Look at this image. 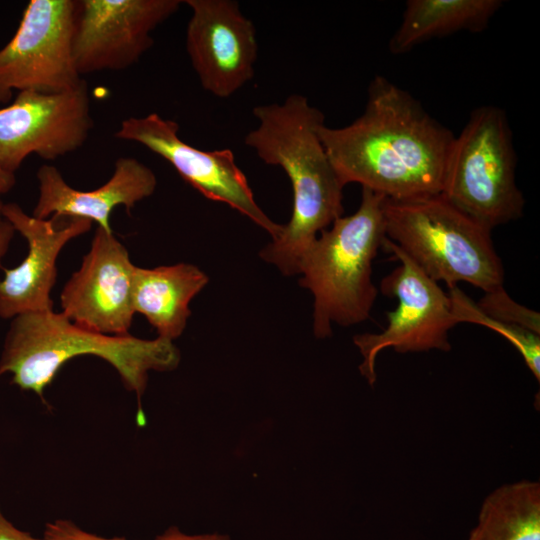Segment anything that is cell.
<instances>
[{"mask_svg":"<svg viewBox=\"0 0 540 540\" xmlns=\"http://www.w3.org/2000/svg\"><path fill=\"white\" fill-rule=\"evenodd\" d=\"M319 135L345 186L358 183L394 200L441 193L455 137L408 91L381 75L369 83L358 118L340 128L324 124Z\"/></svg>","mask_w":540,"mask_h":540,"instance_id":"obj_1","label":"cell"},{"mask_svg":"<svg viewBox=\"0 0 540 540\" xmlns=\"http://www.w3.org/2000/svg\"><path fill=\"white\" fill-rule=\"evenodd\" d=\"M258 120L244 143L266 164L281 167L293 191L289 222L260 253L284 275L299 274L301 258L317 234L342 216L343 189L319 135L324 114L299 94L253 108Z\"/></svg>","mask_w":540,"mask_h":540,"instance_id":"obj_2","label":"cell"},{"mask_svg":"<svg viewBox=\"0 0 540 540\" xmlns=\"http://www.w3.org/2000/svg\"><path fill=\"white\" fill-rule=\"evenodd\" d=\"M83 355L109 363L125 388L136 394L139 406L149 371H170L180 361L179 350L172 341L98 333L51 310L11 319L0 356V376L10 373L14 385L42 399L59 369Z\"/></svg>","mask_w":540,"mask_h":540,"instance_id":"obj_3","label":"cell"},{"mask_svg":"<svg viewBox=\"0 0 540 540\" xmlns=\"http://www.w3.org/2000/svg\"><path fill=\"white\" fill-rule=\"evenodd\" d=\"M385 198L362 188L358 209L322 230L301 258L299 284L313 294L317 338L330 336L332 323L348 327L370 318L378 295L372 263L386 237Z\"/></svg>","mask_w":540,"mask_h":540,"instance_id":"obj_4","label":"cell"},{"mask_svg":"<svg viewBox=\"0 0 540 540\" xmlns=\"http://www.w3.org/2000/svg\"><path fill=\"white\" fill-rule=\"evenodd\" d=\"M383 215L386 237L435 282L449 289L466 282L484 293L503 286L492 230L442 194L385 198Z\"/></svg>","mask_w":540,"mask_h":540,"instance_id":"obj_5","label":"cell"},{"mask_svg":"<svg viewBox=\"0 0 540 540\" xmlns=\"http://www.w3.org/2000/svg\"><path fill=\"white\" fill-rule=\"evenodd\" d=\"M516 162L506 112L477 107L454 137L440 194L491 230L517 220L525 200L516 183Z\"/></svg>","mask_w":540,"mask_h":540,"instance_id":"obj_6","label":"cell"},{"mask_svg":"<svg viewBox=\"0 0 540 540\" xmlns=\"http://www.w3.org/2000/svg\"><path fill=\"white\" fill-rule=\"evenodd\" d=\"M400 262L381 280L383 294L395 297L397 307L386 313L387 326L379 333L353 337L363 361L361 374L370 385L376 382V359L387 348L398 353L451 350L449 331L458 323L449 294L429 278L404 252L385 237L382 247Z\"/></svg>","mask_w":540,"mask_h":540,"instance_id":"obj_7","label":"cell"},{"mask_svg":"<svg viewBox=\"0 0 540 540\" xmlns=\"http://www.w3.org/2000/svg\"><path fill=\"white\" fill-rule=\"evenodd\" d=\"M78 0H31L10 41L0 49V103L14 91L61 93L85 80L73 58Z\"/></svg>","mask_w":540,"mask_h":540,"instance_id":"obj_8","label":"cell"},{"mask_svg":"<svg viewBox=\"0 0 540 540\" xmlns=\"http://www.w3.org/2000/svg\"><path fill=\"white\" fill-rule=\"evenodd\" d=\"M178 132L177 122L165 119L158 113H150L124 119L115 137L139 143L159 155L204 197L228 205L275 239L283 225L272 221L258 206L232 150H200L184 142Z\"/></svg>","mask_w":540,"mask_h":540,"instance_id":"obj_9","label":"cell"},{"mask_svg":"<svg viewBox=\"0 0 540 540\" xmlns=\"http://www.w3.org/2000/svg\"><path fill=\"white\" fill-rule=\"evenodd\" d=\"M93 125L86 81L61 93L18 92L0 109V167L15 174L31 154L55 160L72 153Z\"/></svg>","mask_w":540,"mask_h":540,"instance_id":"obj_10","label":"cell"},{"mask_svg":"<svg viewBox=\"0 0 540 540\" xmlns=\"http://www.w3.org/2000/svg\"><path fill=\"white\" fill-rule=\"evenodd\" d=\"M181 0H78L73 58L82 76L120 71L153 45L152 32L179 9Z\"/></svg>","mask_w":540,"mask_h":540,"instance_id":"obj_11","label":"cell"},{"mask_svg":"<svg viewBox=\"0 0 540 540\" xmlns=\"http://www.w3.org/2000/svg\"><path fill=\"white\" fill-rule=\"evenodd\" d=\"M192 11L186 50L202 87L227 98L254 76L258 44L253 22L233 0H185Z\"/></svg>","mask_w":540,"mask_h":540,"instance_id":"obj_12","label":"cell"},{"mask_svg":"<svg viewBox=\"0 0 540 540\" xmlns=\"http://www.w3.org/2000/svg\"><path fill=\"white\" fill-rule=\"evenodd\" d=\"M132 263L126 247L97 227L89 251L65 283L60 303L72 322L106 335H128L134 318Z\"/></svg>","mask_w":540,"mask_h":540,"instance_id":"obj_13","label":"cell"},{"mask_svg":"<svg viewBox=\"0 0 540 540\" xmlns=\"http://www.w3.org/2000/svg\"><path fill=\"white\" fill-rule=\"evenodd\" d=\"M2 214L24 237L28 251L18 266L2 268L0 317L53 310L50 294L57 279V258L68 242L90 231L92 222L76 217L38 219L14 202L3 203Z\"/></svg>","mask_w":540,"mask_h":540,"instance_id":"obj_14","label":"cell"},{"mask_svg":"<svg viewBox=\"0 0 540 540\" xmlns=\"http://www.w3.org/2000/svg\"><path fill=\"white\" fill-rule=\"evenodd\" d=\"M39 196L32 211L38 219L49 217L84 218L112 233L110 216L118 206L130 214L135 205L150 197L157 186L155 173L136 158L122 156L112 176L100 187L81 191L71 187L53 165L44 164L37 171Z\"/></svg>","mask_w":540,"mask_h":540,"instance_id":"obj_15","label":"cell"},{"mask_svg":"<svg viewBox=\"0 0 540 540\" xmlns=\"http://www.w3.org/2000/svg\"><path fill=\"white\" fill-rule=\"evenodd\" d=\"M208 283L207 275L188 263L141 268L133 274L132 304L156 329L158 337L172 341L184 331L191 315V300Z\"/></svg>","mask_w":540,"mask_h":540,"instance_id":"obj_16","label":"cell"},{"mask_svg":"<svg viewBox=\"0 0 540 540\" xmlns=\"http://www.w3.org/2000/svg\"><path fill=\"white\" fill-rule=\"evenodd\" d=\"M502 5V0H408L389 40V51L404 54L433 38L481 32Z\"/></svg>","mask_w":540,"mask_h":540,"instance_id":"obj_17","label":"cell"},{"mask_svg":"<svg viewBox=\"0 0 540 540\" xmlns=\"http://www.w3.org/2000/svg\"><path fill=\"white\" fill-rule=\"evenodd\" d=\"M466 540H540V483L521 480L493 490Z\"/></svg>","mask_w":540,"mask_h":540,"instance_id":"obj_18","label":"cell"},{"mask_svg":"<svg viewBox=\"0 0 540 540\" xmlns=\"http://www.w3.org/2000/svg\"><path fill=\"white\" fill-rule=\"evenodd\" d=\"M454 317L457 323L485 326L506 338L520 353L535 379L540 380V335L525 328L493 319L484 314L476 302L457 286L449 289Z\"/></svg>","mask_w":540,"mask_h":540,"instance_id":"obj_19","label":"cell"},{"mask_svg":"<svg viewBox=\"0 0 540 540\" xmlns=\"http://www.w3.org/2000/svg\"><path fill=\"white\" fill-rule=\"evenodd\" d=\"M476 304L484 314L493 319L525 328L540 335L539 313L514 301L504 286L485 292Z\"/></svg>","mask_w":540,"mask_h":540,"instance_id":"obj_20","label":"cell"},{"mask_svg":"<svg viewBox=\"0 0 540 540\" xmlns=\"http://www.w3.org/2000/svg\"><path fill=\"white\" fill-rule=\"evenodd\" d=\"M43 540H128L123 537L105 538L82 530L70 520L58 519L46 525ZM155 540H229L225 535H188L176 527H170Z\"/></svg>","mask_w":540,"mask_h":540,"instance_id":"obj_21","label":"cell"},{"mask_svg":"<svg viewBox=\"0 0 540 540\" xmlns=\"http://www.w3.org/2000/svg\"><path fill=\"white\" fill-rule=\"evenodd\" d=\"M0 540H41L21 531L9 522L0 511ZM43 540V539H42Z\"/></svg>","mask_w":540,"mask_h":540,"instance_id":"obj_22","label":"cell"},{"mask_svg":"<svg viewBox=\"0 0 540 540\" xmlns=\"http://www.w3.org/2000/svg\"><path fill=\"white\" fill-rule=\"evenodd\" d=\"M2 205L0 201V260L6 255L15 234V229L2 214Z\"/></svg>","mask_w":540,"mask_h":540,"instance_id":"obj_23","label":"cell"},{"mask_svg":"<svg viewBox=\"0 0 540 540\" xmlns=\"http://www.w3.org/2000/svg\"><path fill=\"white\" fill-rule=\"evenodd\" d=\"M15 183V174L7 172L0 167V201L3 195L12 190Z\"/></svg>","mask_w":540,"mask_h":540,"instance_id":"obj_24","label":"cell"}]
</instances>
